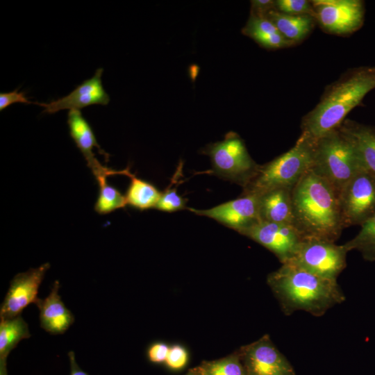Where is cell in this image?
I'll list each match as a JSON object with an SVG mask.
<instances>
[{"instance_id":"5bb4252c","label":"cell","mask_w":375,"mask_h":375,"mask_svg":"<svg viewBox=\"0 0 375 375\" xmlns=\"http://www.w3.org/2000/svg\"><path fill=\"white\" fill-rule=\"evenodd\" d=\"M103 72V68L97 69L92 78L85 80L67 95L49 103H40L38 105L44 107L43 112L48 114L65 109L80 110L95 104L108 105L110 97L102 84Z\"/></svg>"},{"instance_id":"4dcf8cb0","label":"cell","mask_w":375,"mask_h":375,"mask_svg":"<svg viewBox=\"0 0 375 375\" xmlns=\"http://www.w3.org/2000/svg\"><path fill=\"white\" fill-rule=\"evenodd\" d=\"M251 2V15L266 16L270 10L275 9V1L253 0Z\"/></svg>"},{"instance_id":"8fae6325","label":"cell","mask_w":375,"mask_h":375,"mask_svg":"<svg viewBox=\"0 0 375 375\" xmlns=\"http://www.w3.org/2000/svg\"><path fill=\"white\" fill-rule=\"evenodd\" d=\"M238 352L248 375H297L268 335L242 347Z\"/></svg>"},{"instance_id":"6da1fadb","label":"cell","mask_w":375,"mask_h":375,"mask_svg":"<svg viewBox=\"0 0 375 375\" xmlns=\"http://www.w3.org/2000/svg\"><path fill=\"white\" fill-rule=\"evenodd\" d=\"M292 225L303 239L335 242L344 228L339 194L311 169L292 191Z\"/></svg>"},{"instance_id":"603a6c76","label":"cell","mask_w":375,"mask_h":375,"mask_svg":"<svg viewBox=\"0 0 375 375\" xmlns=\"http://www.w3.org/2000/svg\"><path fill=\"white\" fill-rule=\"evenodd\" d=\"M349 251L356 250L367 261H375V214L361 226L359 233L344 244Z\"/></svg>"},{"instance_id":"ba28073f","label":"cell","mask_w":375,"mask_h":375,"mask_svg":"<svg viewBox=\"0 0 375 375\" xmlns=\"http://www.w3.org/2000/svg\"><path fill=\"white\" fill-rule=\"evenodd\" d=\"M344 228L362 226L375 214V176L359 171L339 193Z\"/></svg>"},{"instance_id":"277c9868","label":"cell","mask_w":375,"mask_h":375,"mask_svg":"<svg viewBox=\"0 0 375 375\" xmlns=\"http://www.w3.org/2000/svg\"><path fill=\"white\" fill-rule=\"evenodd\" d=\"M315 142L301 134L289 151L258 165L255 174L243 188L242 194L260 195L278 188L292 190L312 167Z\"/></svg>"},{"instance_id":"836d02e7","label":"cell","mask_w":375,"mask_h":375,"mask_svg":"<svg viewBox=\"0 0 375 375\" xmlns=\"http://www.w3.org/2000/svg\"><path fill=\"white\" fill-rule=\"evenodd\" d=\"M185 375H201V374L197 366L190 369Z\"/></svg>"},{"instance_id":"7a4b0ae2","label":"cell","mask_w":375,"mask_h":375,"mask_svg":"<svg viewBox=\"0 0 375 375\" xmlns=\"http://www.w3.org/2000/svg\"><path fill=\"white\" fill-rule=\"evenodd\" d=\"M267 282L286 315L303 310L321 317L345 300L337 280L319 276L291 263L282 264L270 273Z\"/></svg>"},{"instance_id":"4316f807","label":"cell","mask_w":375,"mask_h":375,"mask_svg":"<svg viewBox=\"0 0 375 375\" xmlns=\"http://www.w3.org/2000/svg\"><path fill=\"white\" fill-rule=\"evenodd\" d=\"M186 199L180 196L176 188L169 186L161 197L156 209L164 212H174L185 208Z\"/></svg>"},{"instance_id":"7c38bea8","label":"cell","mask_w":375,"mask_h":375,"mask_svg":"<svg viewBox=\"0 0 375 375\" xmlns=\"http://www.w3.org/2000/svg\"><path fill=\"white\" fill-rule=\"evenodd\" d=\"M49 267L46 262L15 276L1 306V319L14 318L30 303L36 304L40 285Z\"/></svg>"},{"instance_id":"83f0119b","label":"cell","mask_w":375,"mask_h":375,"mask_svg":"<svg viewBox=\"0 0 375 375\" xmlns=\"http://www.w3.org/2000/svg\"><path fill=\"white\" fill-rule=\"evenodd\" d=\"M189 354L188 350L181 344H174L169 347L165 366L172 371L183 369L188 364Z\"/></svg>"},{"instance_id":"f1b7e54d","label":"cell","mask_w":375,"mask_h":375,"mask_svg":"<svg viewBox=\"0 0 375 375\" xmlns=\"http://www.w3.org/2000/svg\"><path fill=\"white\" fill-rule=\"evenodd\" d=\"M169 346L162 342H156L150 344L147 351V356L149 362L153 364L165 363Z\"/></svg>"},{"instance_id":"ffe728a7","label":"cell","mask_w":375,"mask_h":375,"mask_svg":"<svg viewBox=\"0 0 375 375\" xmlns=\"http://www.w3.org/2000/svg\"><path fill=\"white\" fill-rule=\"evenodd\" d=\"M123 174L124 169L115 170L104 167L103 169L93 174L99 186V195L94 204V210L98 214H109L126 205L125 196L107 181V178L110 176Z\"/></svg>"},{"instance_id":"2e32d148","label":"cell","mask_w":375,"mask_h":375,"mask_svg":"<svg viewBox=\"0 0 375 375\" xmlns=\"http://www.w3.org/2000/svg\"><path fill=\"white\" fill-rule=\"evenodd\" d=\"M338 128L353 145L362 169L375 176V127L345 119Z\"/></svg>"},{"instance_id":"1f68e13d","label":"cell","mask_w":375,"mask_h":375,"mask_svg":"<svg viewBox=\"0 0 375 375\" xmlns=\"http://www.w3.org/2000/svg\"><path fill=\"white\" fill-rule=\"evenodd\" d=\"M68 357L70 365L69 375H90L83 371L76 362L75 354L73 351L68 352Z\"/></svg>"},{"instance_id":"8992f818","label":"cell","mask_w":375,"mask_h":375,"mask_svg":"<svg viewBox=\"0 0 375 375\" xmlns=\"http://www.w3.org/2000/svg\"><path fill=\"white\" fill-rule=\"evenodd\" d=\"M205 153L210 157L216 174L242 188L259 165L250 156L243 140L233 132L228 133L224 140L208 145Z\"/></svg>"},{"instance_id":"484cf974","label":"cell","mask_w":375,"mask_h":375,"mask_svg":"<svg viewBox=\"0 0 375 375\" xmlns=\"http://www.w3.org/2000/svg\"><path fill=\"white\" fill-rule=\"evenodd\" d=\"M275 10L292 15H310L315 19V14L311 1L307 0H277Z\"/></svg>"},{"instance_id":"4fadbf2b","label":"cell","mask_w":375,"mask_h":375,"mask_svg":"<svg viewBox=\"0 0 375 375\" xmlns=\"http://www.w3.org/2000/svg\"><path fill=\"white\" fill-rule=\"evenodd\" d=\"M191 212L212 218L239 233L259 222L258 196L242 194L235 199L208 209L188 208Z\"/></svg>"},{"instance_id":"cb8c5ba5","label":"cell","mask_w":375,"mask_h":375,"mask_svg":"<svg viewBox=\"0 0 375 375\" xmlns=\"http://www.w3.org/2000/svg\"><path fill=\"white\" fill-rule=\"evenodd\" d=\"M198 367L201 375H248L238 351L222 358L203 361Z\"/></svg>"},{"instance_id":"7402d4cb","label":"cell","mask_w":375,"mask_h":375,"mask_svg":"<svg viewBox=\"0 0 375 375\" xmlns=\"http://www.w3.org/2000/svg\"><path fill=\"white\" fill-rule=\"evenodd\" d=\"M31 336L28 324L20 315L12 319H1L0 358H7L21 340Z\"/></svg>"},{"instance_id":"5b68a950","label":"cell","mask_w":375,"mask_h":375,"mask_svg":"<svg viewBox=\"0 0 375 375\" xmlns=\"http://www.w3.org/2000/svg\"><path fill=\"white\" fill-rule=\"evenodd\" d=\"M310 169L327 181L339 194L363 169L353 145L337 128L315 140Z\"/></svg>"},{"instance_id":"d6986e66","label":"cell","mask_w":375,"mask_h":375,"mask_svg":"<svg viewBox=\"0 0 375 375\" xmlns=\"http://www.w3.org/2000/svg\"><path fill=\"white\" fill-rule=\"evenodd\" d=\"M266 17L275 25L279 33L294 44L303 40L312 30L315 19L310 15H292L270 10Z\"/></svg>"},{"instance_id":"52a82bcc","label":"cell","mask_w":375,"mask_h":375,"mask_svg":"<svg viewBox=\"0 0 375 375\" xmlns=\"http://www.w3.org/2000/svg\"><path fill=\"white\" fill-rule=\"evenodd\" d=\"M344 244L318 239H304L294 258L293 264L319 276L337 280L347 266Z\"/></svg>"},{"instance_id":"9c48e42d","label":"cell","mask_w":375,"mask_h":375,"mask_svg":"<svg viewBox=\"0 0 375 375\" xmlns=\"http://www.w3.org/2000/svg\"><path fill=\"white\" fill-rule=\"evenodd\" d=\"M316 22L326 32L349 35L360 29L365 19V3L361 0L311 1Z\"/></svg>"},{"instance_id":"f546056e","label":"cell","mask_w":375,"mask_h":375,"mask_svg":"<svg viewBox=\"0 0 375 375\" xmlns=\"http://www.w3.org/2000/svg\"><path fill=\"white\" fill-rule=\"evenodd\" d=\"M16 103H35L28 100L26 97V94L24 92H19L18 89H16L9 92H1L0 93V110L6 109L10 105ZM36 104H39L38 103Z\"/></svg>"},{"instance_id":"ac0fdd59","label":"cell","mask_w":375,"mask_h":375,"mask_svg":"<svg viewBox=\"0 0 375 375\" xmlns=\"http://www.w3.org/2000/svg\"><path fill=\"white\" fill-rule=\"evenodd\" d=\"M67 125L71 138L84 156L91 170L100 164L92 151L94 147L97 148L99 153L108 160V154L101 149L91 126L79 110L69 111Z\"/></svg>"},{"instance_id":"e0dca14e","label":"cell","mask_w":375,"mask_h":375,"mask_svg":"<svg viewBox=\"0 0 375 375\" xmlns=\"http://www.w3.org/2000/svg\"><path fill=\"white\" fill-rule=\"evenodd\" d=\"M292 191L278 188L258 195L260 220L292 225Z\"/></svg>"},{"instance_id":"44dd1931","label":"cell","mask_w":375,"mask_h":375,"mask_svg":"<svg viewBox=\"0 0 375 375\" xmlns=\"http://www.w3.org/2000/svg\"><path fill=\"white\" fill-rule=\"evenodd\" d=\"M129 177L131 183L125 195L126 204L140 210L155 208L162 192L150 183L134 174Z\"/></svg>"},{"instance_id":"9a60e30c","label":"cell","mask_w":375,"mask_h":375,"mask_svg":"<svg viewBox=\"0 0 375 375\" xmlns=\"http://www.w3.org/2000/svg\"><path fill=\"white\" fill-rule=\"evenodd\" d=\"M60 287L59 281H55L49 294L44 299L39 298L35 304L40 310L42 328L52 335L64 333L74 322L73 314L59 294Z\"/></svg>"},{"instance_id":"30bf717a","label":"cell","mask_w":375,"mask_h":375,"mask_svg":"<svg viewBox=\"0 0 375 375\" xmlns=\"http://www.w3.org/2000/svg\"><path fill=\"white\" fill-rule=\"evenodd\" d=\"M240 234L272 252L281 264L289 262L304 240L292 224L260 221Z\"/></svg>"},{"instance_id":"d4e9b609","label":"cell","mask_w":375,"mask_h":375,"mask_svg":"<svg viewBox=\"0 0 375 375\" xmlns=\"http://www.w3.org/2000/svg\"><path fill=\"white\" fill-rule=\"evenodd\" d=\"M243 34L253 39L260 35L279 32L275 25L266 16L250 15L245 26L242 28Z\"/></svg>"},{"instance_id":"3957f363","label":"cell","mask_w":375,"mask_h":375,"mask_svg":"<svg viewBox=\"0 0 375 375\" xmlns=\"http://www.w3.org/2000/svg\"><path fill=\"white\" fill-rule=\"evenodd\" d=\"M375 88V67L349 70L326 88L317 105L301 120V134L315 140L340 127L346 116Z\"/></svg>"},{"instance_id":"d6a6232c","label":"cell","mask_w":375,"mask_h":375,"mask_svg":"<svg viewBox=\"0 0 375 375\" xmlns=\"http://www.w3.org/2000/svg\"><path fill=\"white\" fill-rule=\"evenodd\" d=\"M0 375H8L6 358H0Z\"/></svg>"}]
</instances>
